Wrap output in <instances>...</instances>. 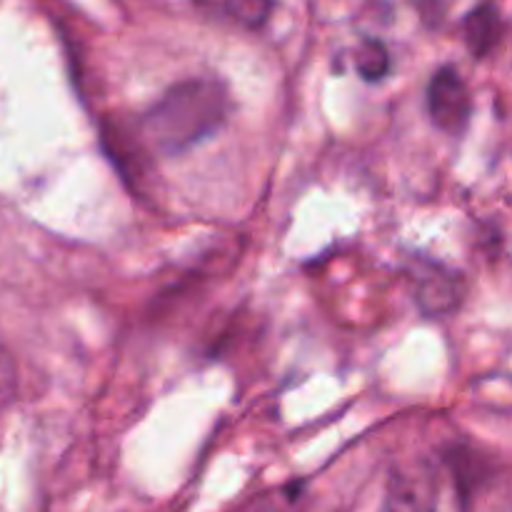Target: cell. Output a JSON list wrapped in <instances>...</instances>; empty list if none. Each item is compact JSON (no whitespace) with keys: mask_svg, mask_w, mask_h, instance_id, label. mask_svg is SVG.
I'll return each instance as SVG.
<instances>
[{"mask_svg":"<svg viewBox=\"0 0 512 512\" xmlns=\"http://www.w3.org/2000/svg\"><path fill=\"white\" fill-rule=\"evenodd\" d=\"M500 35H503V23H500L498 10L490 5H483L465 20V43L475 58L493 53L495 45L500 43Z\"/></svg>","mask_w":512,"mask_h":512,"instance_id":"obj_5","label":"cell"},{"mask_svg":"<svg viewBox=\"0 0 512 512\" xmlns=\"http://www.w3.org/2000/svg\"><path fill=\"white\" fill-rule=\"evenodd\" d=\"M15 393V375H13V365H10L8 355L0 350V405L8 403Z\"/></svg>","mask_w":512,"mask_h":512,"instance_id":"obj_8","label":"cell"},{"mask_svg":"<svg viewBox=\"0 0 512 512\" xmlns=\"http://www.w3.org/2000/svg\"><path fill=\"white\" fill-rule=\"evenodd\" d=\"M438 480L423 463H410L395 470L385 485L378 512H435Z\"/></svg>","mask_w":512,"mask_h":512,"instance_id":"obj_2","label":"cell"},{"mask_svg":"<svg viewBox=\"0 0 512 512\" xmlns=\"http://www.w3.org/2000/svg\"><path fill=\"white\" fill-rule=\"evenodd\" d=\"M428 110L433 123L445 133H460L473 113V98L453 65H445L430 78Z\"/></svg>","mask_w":512,"mask_h":512,"instance_id":"obj_3","label":"cell"},{"mask_svg":"<svg viewBox=\"0 0 512 512\" xmlns=\"http://www.w3.org/2000/svg\"><path fill=\"white\" fill-rule=\"evenodd\" d=\"M228 113L230 95L223 83L213 78L183 80L145 110L138 123V138L145 150L158 155H183L218 133Z\"/></svg>","mask_w":512,"mask_h":512,"instance_id":"obj_1","label":"cell"},{"mask_svg":"<svg viewBox=\"0 0 512 512\" xmlns=\"http://www.w3.org/2000/svg\"><path fill=\"white\" fill-rule=\"evenodd\" d=\"M200 10L240 28H263L273 13V0H193Z\"/></svg>","mask_w":512,"mask_h":512,"instance_id":"obj_4","label":"cell"},{"mask_svg":"<svg viewBox=\"0 0 512 512\" xmlns=\"http://www.w3.org/2000/svg\"><path fill=\"white\" fill-rule=\"evenodd\" d=\"M355 70L365 80H383L390 73V53L378 40H368L355 50Z\"/></svg>","mask_w":512,"mask_h":512,"instance_id":"obj_7","label":"cell"},{"mask_svg":"<svg viewBox=\"0 0 512 512\" xmlns=\"http://www.w3.org/2000/svg\"><path fill=\"white\" fill-rule=\"evenodd\" d=\"M455 298H458V288H455V278H450L448 273L428 275L418 290L420 305L428 313H445L453 308Z\"/></svg>","mask_w":512,"mask_h":512,"instance_id":"obj_6","label":"cell"}]
</instances>
